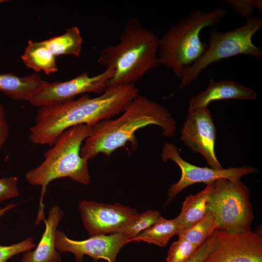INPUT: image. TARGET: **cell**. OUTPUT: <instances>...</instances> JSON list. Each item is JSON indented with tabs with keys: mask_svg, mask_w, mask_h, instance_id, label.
Here are the masks:
<instances>
[{
	"mask_svg": "<svg viewBox=\"0 0 262 262\" xmlns=\"http://www.w3.org/2000/svg\"><path fill=\"white\" fill-rule=\"evenodd\" d=\"M110 78V70L105 69L93 76L84 72L65 82H46L29 102L33 106L41 107L65 102L85 93L100 95L107 88Z\"/></svg>",
	"mask_w": 262,
	"mask_h": 262,
	"instance_id": "30bf717a",
	"label": "cell"
},
{
	"mask_svg": "<svg viewBox=\"0 0 262 262\" xmlns=\"http://www.w3.org/2000/svg\"><path fill=\"white\" fill-rule=\"evenodd\" d=\"M160 216V213L155 210H148L143 213H138L117 233L125 236L129 243L154 224Z\"/></svg>",
	"mask_w": 262,
	"mask_h": 262,
	"instance_id": "7402d4cb",
	"label": "cell"
},
{
	"mask_svg": "<svg viewBox=\"0 0 262 262\" xmlns=\"http://www.w3.org/2000/svg\"><path fill=\"white\" fill-rule=\"evenodd\" d=\"M16 205V204L10 203L6 205L2 208H0V218L5 214L8 211L15 207Z\"/></svg>",
	"mask_w": 262,
	"mask_h": 262,
	"instance_id": "f1b7e54d",
	"label": "cell"
},
{
	"mask_svg": "<svg viewBox=\"0 0 262 262\" xmlns=\"http://www.w3.org/2000/svg\"><path fill=\"white\" fill-rule=\"evenodd\" d=\"M212 248L203 262H262V236L249 230L217 229Z\"/></svg>",
	"mask_w": 262,
	"mask_h": 262,
	"instance_id": "9c48e42d",
	"label": "cell"
},
{
	"mask_svg": "<svg viewBox=\"0 0 262 262\" xmlns=\"http://www.w3.org/2000/svg\"><path fill=\"white\" fill-rule=\"evenodd\" d=\"M161 158L163 162L171 160L180 168L181 176L177 182L170 185L168 190V199L166 203L175 198L185 188L196 183L203 182L206 184L220 178L230 180H241L244 176L258 172L253 166L243 165L216 169L207 167H199L184 160L180 156L178 148L170 143L164 144L162 151Z\"/></svg>",
	"mask_w": 262,
	"mask_h": 262,
	"instance_id": "ba28073f",
	"label": "cell"
},
{
	"mask_svg": "<svg viewBox=\"0 0 262 262\" xmlns=\"http://www.w3.org/2000/svg\"><path fill=\"white\" fill-rule=\"evenodd\" d=\"M9 135V126L5 110L0 104V148L7 140Z\"/></svg>",
	"mask_w": 262,
	"mask_h": 262,
	"instance_id": "83f0119b",
	"label": "cell"
},
{
	"mask_svg": "<svg viewBox=\"0 0 262 262\" xmlns=\"http://www.w3.org/2000/svg\"><path fill=\"white\" fill-rule=\"evenodd\" d=\"M180 232L176 218L166 219L160 216L148 229L132 239L131 242L143 241L161 247L165 246L170 239Z\"/></svg>",
	"mask_w": 262,
	"mask_h": 262,
	"instance_id": "d6986e66",
	"label": "cell"
},
{
	"mask_svg": "<svg viewBox=\"0 0 262 262\" xmlns=\"http://www.w3.org/2000/svg\"><path fill=\"white\" fill-rule=\"evenodd\" d=\"M42 42L55 56L71 55L78 57L81 52L82 38L79 29L74 26L67 29L63 34Z\"/></svg>",
	"mask_w": 262,
	"mask_h": 262,
	"instance_id": "ffe728a7",
	"label": "cell"
},
{
	"mask_svg": "<svg viewBox=\"0 0 262 262\" xmlns=\"http://www.w3.org/2000/svg\"><path fill=\"white\" fill-rule=\"evenodd\" d=\"M213 240V234L198 247L193 256L187 262H203L212 248Z\"/></svg>",
	"mask_w": 262,
	"mask_h": 262,
	"instance_id": "4316f807",
	"label": "cell"
},
{
	"mask_svg": "<svg viewBox=\"0 0 262 262\" xmlns=\"http://www.w3.org/2000/svg\"><path fill=\"white\" fill-rule=\"evenodd\" d=\"M257 94L251 89L230 81L209 80L207 88L189 100L188 111L207 108L212 101L222 99H255Z\"/></svg>",
	"mask_w": 262,
	"mask_h": 262,
	"instance_id": "5bb4252c",
	"label": "cell"
},
{
	"mask_svg": "<svg viewBox=\"0 0 262 262\" xmlns=\"http://www.w3.org/2000/svg\"><path fill=\"white\" fill-rule=\"evenodd\" d=\"M180 139L191 150L201 155L211 168H223L215 155L216 128L207 107L188 111Z\"/></svg>",
	"mask_w": 262,
	"mask_h": 262,
	"instance_id": "8fae6325",
	"label": "cell"
},
{
	"mask_svg": "<svg viewBox=\"0 0 262 262\" xmlns=\"http://www.w3.org/2000/svg\"><path fill=\"white\" fill-rule=\"evenodd\" d=\"M219 230L230 232L251 230L254 216L247 187L241 180L220 178L213 181L207 202Z\"/></svg>",
	"mask_w": 262,
	"mask_h": 262,
	"instance_id": "52a82bcc",
	"label": "cell"
},
{
	"mask_svg": "<svg viewBox=\"0 0 262 262\" xmlns=\"http://www.w3.org/2000/svg\"><path fill=\"white\" fill-rule=\"evenodd\" d=\"M224 2L230 8L246 19L253 16L255 8L258 9L262 14L261 0H226Z\"/></svg>",
	"mask_w": 262,
	"mask_h": 262,
	"instance_id": "d4e9b609",
	"label": "cell"
},
{
	"mask_svg": "<svg viewBox=\"0 0 262 262\" xmlns=\"http://www.w3.org/2000/svg\"><path fill=\"white\" fill-rule=\"evenodd\" d=\"M18 196L17 178L16 177H4L0 179V202Z\"/></svg>",
	"mask_w": 262,
	"mask_h": 262,
	"instance_id": "484cf974",
	"label": "cell"
},
{
	"mask_svg": "<svg viewBox=\"0 0 262 262\" xmlns=\"http://www.w3.org/2000/svg\"><path fill=\"white\" fill-rule=\"evenodd\" d=\"M218 229L212 213L208 212L200 220L187 229L180 231L178 239L186 240L199 247Z\"/></svg>",
	"mask_w": 262,
	"mask_h": 262,
	"instance_id": "44dd1931",
	"label": "cell"
},
{
	"mask_svg": "<svg viewBox=\"0 0 262 262\" xmlns=\"http://www.w3.org/2000/svg\"><path fill=\"white\" fill-rule=\"evenodd\" d=\"M128 243V239L119 233L92 236L82 241L71 240L59 230L55 236L56 250L73 253L76 262H82L84 255L91 257L95 262L99 259L115 262L118 252Z\"/></svg>",
	"mask_w": 262,
	"mask_h": 262,
	"instance_id": "4fadbf2b",
	"label": "cell"
},
{
	"mask_svg": "<svg viewBox=\"0 0 262 262\" xmlns=\"http://www.w3.org/2000/svg\"><path fill=\"white\" fill-rule=\"evenodd\" d=\"M138 94L135 84L113 86L94 98L83 95L77 99L39 107L29 139L34 144L52 146L70 127L92 126L121 114Z\"/></svg>",
	"mask_w": 262,
	"mask_h": 262,
	"instance_id": "6da1fadb",
	"label": "cell"
},
{
	"mask_svg": "<svg viewBox=\"0 0 262 262\" xmlns=\"http://www.w3.org/2000/svg\"><path fill=\"white\" fill-rule=\"evenodd\" d=\"M7 0H0V4L2 3H3V2H5L6 1H7Z\"/></svg>",
	"mask_w": 262,
	"mask_h": 262,
	"instance_id": "f546056e",
	"label": "cell"
},
{
	"mask_svg": "<svg viewBox=\"0 0 262 262\" xmlns=\"http://www.w3.org/2000/svg\"><path fill=\"white\" fill-rule=\"evenodd\" d=\"M46 82L36 73L24 77L11 73L0 74V91L13 99L29 102Z\"/></svg>",
	"mask_w": 262,
	"mask_h": 262,
	"instance_id": "2e32d148",
	"label": "cell"
},
{
	"mask_svg": "<svg viewBox=\"0 0 262 262\" xmlns=\"http://www.w3.org/2000/svg\"><path fill=\"white\" fill-rule=\"evenodd\" d=\"M262 27V16H252L246 23L234 30L221 32L211 28L209 31L208 48L204 54L181 74L179 90L195 81L210 65L240 54L262 59L261 49L252 42V37Z\"/></svg>",
	"mask_w": 262,
	"mask_h": 262,
	"instance_id": "8992f818",
	"label": "cell"
},
{
	"mask_svg": "<svg viewBox=\"0 0 262 262\" xmlns=\"http://www.w3.org/2000/svg\"><path fill=\"white\" fill-rule=\"evenodd\" d=\"M213 181L207 184L200 192L195 195H190L185 198L181 212L176 217L180 231L193 225L208 212L207 202L213 189Z\"/></svg>",
	"mask_w": 262,
	"mask_h": 262,
	"instance_id": "e0dca14e",
	"label": "cell"
},
{
	"mask_svg": "<svg viewBox=\"0 0 262 262\" xmlns=\"http://www.w3.org/2000/svg\"><path fill=\"white\" fill-rule=\"evenodd\" d=\"M149 125L160 127L163 135L167 137L174 135L177 129L176 121L166 108L138 94L119 117L103 120L91 126L90 134L81 147L80 154L88 160L99 153L109 156L129 142L136 149L135 132Z\"/></svg>",
	"mask_w": 262,
	"mask_h": 262,
	"instance_id": "7a4b0ae2",
	"label": "cell"
},
{
	"mask_svg": "<svg viewBox=\"0 0 262 262\" xmlns=\"http://www.w3.org/2000/svg\"><path fill=\"white\" fill-rule=\"evenodd\" d=\"M35 247V244L32 238L9 246L0 245V262H7L15 255L30 251Z\"/></svg>",
	"mask_w": 262,
	"mask_h": 262,
	"instance_id": "cb8c5ba5",
	"label": "cell"
},
{
	"mask_svg": "<svg viewBox=\"0 0 262 262\" xmlns=\"http://www.w3.org/2000/svg\"><path fill=\"white\" fill-rule=\"evenodd\" d=\"M159 38L144 27L139 19L130 18L118 43L104 47L97 61L108 69L111 78L108 87L132 84L159 66Z\"/></svg>",
	"mask_w": 262,
	"mask_h": 262,
	"instance_id": "3957f363",
	"label": "cell"
},
{
	"mask_svg": "<svg viewBox=\"0 0 262 262\" xmlns=\"http://www.w3.org/2000/svg\"><path fill=\"white\" fill-rule=\"evenodd\" d=\"M63 215L57 205L52 206L47 219H44L45 229L36 248L24 254L20 262H61L60 253L55 247L57 227Z\"/></svg>",
	"mask_w": 262,
	"mask_h": 262,
	"instance_id": "9a60e30c",
	"label": "cell"
},
{
	"mask_svg": "<svg viewBox=\"0 0 262 262\" xmlns=\"http://www.w3.org/2000/svg\"><path fill=\"white\" fill-rule=\"evenodd\" d=\"M198 247L186 240L178 239L172 244L169 248L166 262H187Z\"/></svg>",
	"mask_w": 262,
	"mask_h": 262,
	"instance_id": "603a6c76",
	"label": "cell"
},
{
	"mask_svg": "<svg viewBox=\"0 0 262 262\" xmlns=\"http://www.w3.org/2000/svg\"><path fill=\"white\" fill-rule=\"evenodd\" d=\"M223 7L207 12L196 10L173 25L159 38V65L171 69L180 78L182 70L198 59L208 48L200 39L201 31L213 28L226 14Z\"/></svg>",
	"mask_w": 262,
	"mask_h": 262,
	"instance_id": "5b68a950",
	"label": "cell"
},
{
	"mask_svg": "<svg viewBox=\"0 0 262 262\" xmlns=\"http://www.w3.org/2000/svg\"><path fill=\"white\" fill-rule=\"evenodd\" d=\"M55 56L42 43L29 40L21 58L24 64L36 72L43 71L47 75L58 71Z\"/></svg>",
	"mask_w": 262,
	"mask_h": 262,
	"instance_id": "ac0fdd59",
	"label": "cell"
},
{
	"mask_svg": "<svg viewBox=\"0 0 262 262\" xmlns=\"http://www.w3.org/2000/svg\"><path fill=\"white\" fill-rule=\"evenodd\" d=\"M79 209L84 226L90 236L117 233L138 213L120 204L114 205L82 201Z\"/></svg>",
	"mask_w": 262,
	"mask_h": 262,
	"instance_id": "7c38bea8",
	"label": "cell"
},
{
	"mask_svg": "<svg viewBox=\"0 0 262 262\" xmlns=\"http://www.w3.org/2000/svg\"><path fill=\"white\" fill-rule=\"evenodd\" d=\"M91 127L80 124L66 129L45 153L43 162L26 173L25 178L29 183L41 187L35 225L45 218L43 197L48 185L52 180L67 177L79 183H89L88 160L81 156L80 150L90 134Z\"/></svg>",
	"mask_w": 262,
	"mask_h": 262,
	"instance_id": "277c9868",
	"label": "cell"
}]
</instances>
